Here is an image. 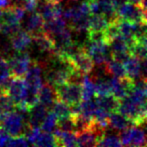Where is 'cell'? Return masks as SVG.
Here are the masks:
<instances>
[{
  "label": "cell",
  "mask_w": 147,
  "mask_h": 147,
  "mask_svg": "<svg viewBox=\"0 0 147 147\" xmlns=\"http://www.w3.org/2000/svg\"><path fill=\"white\" fill-rule=\"evenodd\" d=\"M0 127H3L10 137L24 135L26 130L30 127L25 115L17 110L6 113L0 121Z\"/></svg>",
  "instance_id": "obj_1"
},
{
  "label": "cell",
  "mask_w": 147,
  "mask_h": 147,
  "mask_svg": "<svg viewBox=\"0 0 147 147\" xmlns=\"http://www.w3.org/2000/svg\"><path fill=\"white\" fill-rule=\"evenodd\" d=\"M57 100L75 106L81 102V84L76 82H65L54 86Z\"/></svg>",
  "instance_id": "obj_2"
},
{
  "label": "cell",
  "mask_w": 147,
  "mask_h": 147,
  "mask_svg": "<svg viewBox=\"0 0 147 147\" xmlns=\"http://www.w3.org/2000/svg\"><path fill=\"white\" fill-rule=\"evenodd\" d=\"M117 15L121 20L146 24V9L140 4L127 1L117 9Z\"/></svg>",
  "instance_id": "obj_3"
},
{
  "label": "cell",
  "mask_w": 147,
  "mask_h": 147,
  "mask_svg": "<svg viewBox=\"0 0 147 147\" xmlns=\"http://www.w3.org/2000/svg\"><path fill=\"white\" fill-rule=\"evenodd\" d=\"M85 49L91 58L93 63L97 65H104L111 60V54L108 43L104 39L100 40H88Z\"/></svg>",
  "instance_id": "obj_4"
},
{
  "label": "cell",
  "mask_w": 147,
  "mask_h": 147,
  "mask_svg": "<svg viewBox=\"0 0 147 147\" xmlns=\"http://www.w3.org/2000/svg\"><path fill=\"white\" fill-rule=\"evenodd\" d=\"M66 58L73 67L82 75H88L93 70V61L83 47H78L70 56H67Z\"/></svg>",
  "instance_id": "obj_5"
},
{
  "label": "cell",
  "mask_w": 147,
  "mask_h": 147,
  "mask_svg": "<svg viewBox=\"0 0 147 147\" xmlns=\"http://www.w3.org/2000/svg\"><path fill=\"white\" fill-rule=\"evenodd\" d=\"M119 139L124 146H145L146 138L144 126H131L127 129L120 131Z\"/></svg>",
  "instance_id": "obj_6"
},
{
  "label": "cell",
  "mask_w": 147,
  "mask_h": 147,
  "mask_svg": "<svg viewBox=\"0 0 147 147\" xmlns=\"http://www.w3.org/2000/svg\"><path fill=\"white\" fill-rule=\"evenodd\" d=\"M7 94L14 103V106L24 102L28 92V87L24 77L12 76L6 88Z\"/></svg>",
  "instance_id": "obj_7"
},
{
  "label": "cell",
  "mask_w": 147,
  "mask_h": 147,
  "mask_svg": "<svg viewBox=\"0 0 147 147\" xmlns=\"http://www.w3.org/2000/svg\"><path fill=\"white\" fill-rule=\"evenodd\" d=\"M7 63H9L11 76L24 77L32 63V60L28 52L21 51L16 52L13 56H11L7 60Z\"/></svg>",
  "instance_id": "obj_8"
},
{
  "label": "cell",
  "mask_w": 147,
  "mask_h": 147,
  "mask_svg": "<svg viewBox=\"0 0 147 147\" xmlns=\"http://www.w3.org/2000/svg\"><path fill=\"white\" fill-rule=\"evenodd\" d=\"M123 64L127 78L132 81L142 78V77L146 78V60H139L134 56H129L124 61Z\"/></svg>",
  "instance_id": "obj_9"
},
{
  "label": "cell",
  "mask_w": 147,
  "mask_h": 147,
  "mask_svg": "<svg viewBox=\"0 0 147 147\" xmlns=\"http://www.w3.org/2000/svg\"><path fill=\"white\" fill-rule=\"evenodd\" d=\"M10 46L15 52L26 51L32 44V36L25 30H19L9 36Z\"/></svg>",
  "instance_id": "obj_10"
},
{
  "label": "cell",
  "mask_w": 147,
  "mask_h": 147,
  "mask_svg": "<svg viewBox=\"0 0 147 147\" xmlns=\"http://www.w3.org/2000/svg\"><path fill=\"white\" fill-rule=\"evenodd\" d=\"M27 33H29L32 36H36L38 34H41L44 32V20L41 17V15L33 11L30 12L29 17L27 18L26 22L24 24V29Z\"/></svg>",
  "instance_id": "obj_11"
},
{
  "label": "cell",
  "mask_w": 147,
  "mask_h": 147,
  "mask_svg": "<svg viewBox=\"0 0 147 147\" xmlns=\"http://www.w3.org/2000/svg\"><path fill=\"white\" fill-rule=\"evenodd\" d=\"M48 113V109L41 103L37 102L36 105L30 108L27 115V122L30 127H40L41 123L43 122L46 115Z\"/></svg>",
  "instance_id": "obj_12"
},
{
  "label": "cell",
  "mask_w": 147,
  "mask_h": 147,
  "mask_svg": "<svg viewBox=\"0 0 147 147\" xmlns=\"http://www.w3.org/2000/svg\"><path fill=\"white\" fill-rule=\"evenodd\" d=\"M33 40L39 52L47 54L48 57L54 53V41L52 37L46 32L38 34L36 36H32Z\"/></svg>",
  "instance_id": "obj_13"
},
{
  "label": "cell",
  "mask_w": 147,
  "mask_h": 147,
  "mask_svg": "<svg viewBox=\"0 0 147 147\" xmlns=\"http://www.w3.org/2000/svg\"><path fill=\"white\" fill-rule=\"evenodd\" d=\"M108 126L112 129L115 131H122L127 129V127L133 126L132 122L129 119H127L126 117H124L122 114H120L117 111L111 112L108 115Z\"/></svg>",
  "instance_id": "obj_14"
},
{
  "label": "cell",
  "mask_w": 147,
  "mask_h": 147,
  "mask_svg": "<svg viewBox=\"0 0 147 147\" xmlns=\"http://www.w3.org/2000/svg\"><path fill=\"white\" fill-rule=\"evenodd\" d=\"M53 136L55 138L57 146H77L76 131H65L56 127L53 130Z\"/></svg>",
  "instance_id": "obj_15"
},
{
  "label": "cell",
  "mask_w": 147,
  "mask_h": 147,
  "mask_svg": "<svg viewBox=\"0 0 147 147\" xmlns=\"http://www.w3.org/2000/svg\"><path fill=\"white\" fill-rule=\"evenodd\" d=\"M56 100V93L53 86L49 83L42 85L38 92V102L44 105L47 109H50Z\"/></svg>",
  "instance_id": "obj_16"
},
{
  "label": "cell",
  "mask_w": 147,
  "mask_h": 147,
  "mask_svg": "<svg viewBox=\"0 0 147 147\" xmlns=\"http://www.w3.org/2000/svg\"><path fill=\"white\" fill-rule=\"evenodd\" d=\"M109 22L102 14H90L88 18V32H104Z\"/></svg>",
  "instance_id": "obj_17"
},
{
  "label": "cell",
  "mask_w": 147,
  "mask_h": 147,
  "mask_svg": "<svg viewBox=\"0 0 147 147\" xmlns=\"http://www.w3.org/2000/svg\"><path fill=\"white\" fill-rule=\"evenodd\" d=\"M67 28V22L63 17H58L48 22H44V32L49 36H55Z\"/></svg>",
  "instance_id": "obj_18"
},
{
  "label": "cell",
  "mask_w": 147,
  "mask_h": 147,
  "mask_svg": "<svg viewBox=\"0 0 147 147\" xmlns=\"http://www.w3.org/2000/svg\"><path fill=\"white\" fill-rule=\"evenodd\" d=\"M93 98L99 107L103 108L104 110H106L109 113L117 110L119 100L112 94L105 96H94Z\"/></svg>",
  "instance_id": "obj_19"
},
{
  "label": "cell",
  "mask_w": 147,
  "mask_h": 147,
  "mask_svg": "<svg viewBox=\"0 0 147 147\" xmlns=\"http://www.w3.org/2000/svg\"><path fill=\"white\" fill-rule=\"evenodd\" d=\"M95 96V84L88 75H84L81 81V100H90Z\"/></svg>",
  "instance_id": "obj_20"
},
{
  "label": "cell",
  "mask_w": 147,
  "mask_h": 147,
  "mask_svg": "<svg viewBox=\"0 0 147 147\" xmlns=\"http://www.w3.org/2000/svg\"><path fill=\"white\" fill-rule=\"evenodd\" d=\"M104 71L115 77H125L126 71L123 63L111 59L104 64Z\"/></svg>",
  "instance_id": "obj_21"
},
{
  "label": "cell",
  "mask_w": 147,
  "mask_h": 147,
  "mask_svg": "<svg viewBox=\"0 0 147 147\" xmlns=\"http://www.w3.org/2000/svg\"><path fill=\"white\" fill-rule=\"evenodd\" d=\"M12 77L10 74L9 63L3 56L0 55V88L6 91V88Z\"/></svg>",
  "instance_id": "obj_22"
},
{
  "label": "cell",
  "mask_w": 147,
  "mask_h": 147,
  "mask_svg": "<svg viewBox=\"0 0 147 147\" xmlns=\"http://www.w3.org/2000/svg\"><path fill=\"white\" fill-rule=\"evenodd\" d=\"M51 109L53 113L56 115L58 119L69 117H71L73 114L72 106L68 105L67 103H65L59 100H56L55 102H54Z\"/></svg>",
  "instance_id": "obj_23"
},
{
  "label": "cell",
  "mask_w": 147,
  "mask_h": 147,
  "mask_svg": "<svg viewBox=\"0 0 147 147\" xmlns=\"http://www.w3.org/2000/svg\"><path fill=\"white\" fill-rule=\"evenodd\" d=\"M57 122H58V118L56 117V115L52 111L48 112L43 122L40 125V129L46 131V132L52 133L53 130L57 127Z\"/></svg>",
  "instance_id": "obj_24"
},
{
  "label": "cell",
  "mask_w": 147,
  "mask_h": 147,
  "mask_svg": "<svg viewBox=\"0 0 147 147\" xmlns=\"http://www.w3.org/2000/svg\"><path fill=\"white\" fill-rule=\"evenodd\" d=\"M96 146H122L119 135L115 134H107L106 129L102 134V136L100 138Z\"/></svg>",
  "instance_id": "obj_25"
},
{
  "label": "cell",
  "mask_w": 147,
  "mask_h": 147,
  "mask_svg": "<svg viewBox=\"0 0 147 147\" xmlns=\"http://www.w3.org/2000/svg\"><path fill=\"white\" fill-rule=\"evenodd\" d=\"M34 146H57L53 134L46 131H40L34 144Z\"/></svg>",
  "instance_id": "obj_26"
},
{
  "label": "cell",
  "mask_w": 147,
  "mask_h": 147,
  "mask_svg": "<svg viewBox=\"0 0 147 147\" xmlns=\"http://www.w3.org/2000/svg\"><path fill=\"white\" fill-rule=\"evenodd\" d=\"M95 84V96H105L111 94L110 80L100 77Z\"/></svg>",
  "instance_id": "obj_27"
},
{
  "label": "cell",
  "mask_w": 147,
  "mask_h": 147,
  "mask_svg": "<svg viewBox=\"0 0 147 147\" xmlns=\"http://www.w3.org/2000/svg\"><path fill=\"white\" fill-rule=\"evenodd\" d=\"M0 109L4 113H7L14 109V103L6 91H2L0 93Z\"/></svg>",
  "instance_id": "obj_28"
},
{
  "label": "cell",
  "mask_w": 147,
  "mask_h": 147,
  "mask_svg": "<svg viewBox=\"0 0 147 147\" xmlns=\"http://www.w3.org/2000/svg\"><path fill=\"white\" fill-rule=\"evenodd\" d=\"M57 127L61 130H65V131H76L75 123H74L72 115L69 117H66V118L58 119Z\"/></svg>",
  "instance_id": "obj_29"
},
{
  "label": "cell",
  "mask_w": 147,
  "mask_h": 147,
  "mask_svg": "<svg viewBox=\"0 0 147 147\" xmlns=\"http://www.w3.org/2000/svg\"><path fill=\"white\" fill-rule=\"evenodd\" d=\"M30 145L24 135H18V136L10 137L7 142V146H28Z\"/></svg>",
  "instance_id": "obj_30"
},
{
  "label": "cell",
  "mask_w": 147,
  "mask_h": 147,
  "mask_svg": "<svg viewBox=\"0 0 147 147\" xmlns=\"http://www.w3.org/2000/svg\"><path fill=\"white\" fill-rule=\"evenodd\" d=\"M9 134L7 132V131L3 129V127H0V146H5L7 145V142L9 140Z\"/></svg>",
  "instance_id": "obj_31"
},
{
  "label": "cell",
  "mask_w": 147,
  "mask_h": 147,
  "mask_svg": "<svg viewBox=\"0 0 147 147\" xmlns=\"http://www.w3.org/2000/svg\"><path fill=\"white\" fill-rule=\"evenodd\" d=\"M127 1L131 2V3H135V4H140L142 0H127Z\"/></svg>",
  "instance_id": "obj_32"
},
{
  "label": "cell",
  "mask_w": 147,
  "mask_h": 147,
  "mask_svg": "<svg viewBox=\"0 0 147 147\" xmlns=\"http://www.w3.org/2000/svg\"><path fill=\"white\" fill-rule=\"evenodd\" d=\"M5 114H6V113H4V112H3L1 109H0V121H1V119L3 118L4 115H5Z\"/></svg>",
  "instance_id": "obj_33"
},
{
  "label": "cell",
  "mask_w": 147,
  "mask_h": 147,
  "mask_svg": "<svg viewBox=\"0 0 147 147\" xmlns=\"http://www.w3.org/2000/svg\"><path fill=\"white\" fill-rule=\"evenodd\" d=\"M49 1H51V2H53V3H61L63 0H49Z\"/></svg>",
  "instance_id": "obj_34"
},
{
  "label": "cell",
  "mask_w": 147,
  "mask_h": 147,
  "mask_svg": "<svg viewBox=\"0 0 147 147\" xmlns=\"http://www.w3.org/2000/svg\"><path fill=\"white\" fill-rule=\"evenodd\" d=\"M1 15H2V9H0V18H1Z\"/></svg>",
  "instance_id": "obj_35"
},
{
  "label": "cell",
  "mask_w": 147,
  "mask_h": 147,
  "mask_svg": "<svg viewBox=\"0 0 147 147\" xmlns=\"http://www.w3.org/2000/svg\"><path fill=\"white\" fill-rule=\"evenodd\" d=\"M0 32H1V24H0Z\"/></svg>",
  "instance_id": "obj_36"
},
{
  "label": "cell",
  "mask_w": 147,
  "mask_h": 147,
  "mask_svg": "<svg viewBox=\"0 0 147 147\" xmlns=\"http://www.w3.org/2000/svg\"><path fill=\"white\" fill-rule=\"evenodd\" d=\"M2 91H4V90H1V88H0V93H1V92H2Z\"/></svg>",
  "instance_id": "obj_37"
},
{
  "label": "cell",
  "mask_w": 147,
  "mask_h": 147,
  "mask_svg": "<svg viewBox=\"0 0 147 147\" xmlns=\"http://www.w3.org/2000/svg\"><path fill=\"white\" fill-rule=\"evenodd\" d=\"M75 1H80V0H75Z\"/></svg>",
  "instance_id": "obj_38"
}]
</instances>
